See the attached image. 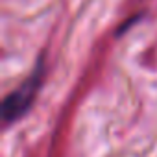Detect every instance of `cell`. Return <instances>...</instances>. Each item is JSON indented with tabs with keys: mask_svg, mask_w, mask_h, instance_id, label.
<instances>
[{
	"mask_svg": "<svg viewBox=\"0 0 157 157\" xmlns=\"http://www.w3.org/2000/svg\"><path fill=\"white\" fill-rule=\"evenodd\" d=\"M43 68H41V63L37 65V68L33 70V74L28 78V80L19 87L15 89L6 100H4V105H2V117L6 122H13V120H19L33 104L37 93H39V87H41V82H43Z\"/></svg>",
	"mask_w": 157,
	"mask_h": 157,
	"instance_id": "obj_1",
	"label": "cell"
}]
</instances>
